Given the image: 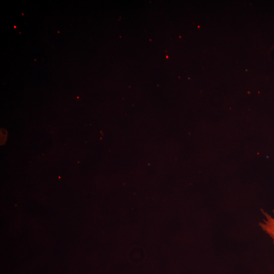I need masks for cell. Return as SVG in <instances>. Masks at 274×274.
Listing matches in <instances>:
<instances>
[{"instance_id":"1","label":"cell","mask_w":274,"mask_h":274,"mask_svg":"<svg viewBox=\"0 0 274 274\" xmlns=\"http://www.w3.org/2000/svg\"><path fill=\"white\" fill-rule=\"evenodd\" d=\"M262 213L264 218L262 221L259 223V226L262 230L271 238L274 245V210L272 211V215L264 211H262Z\"/></svg>"}]
</instances>
